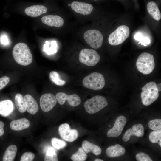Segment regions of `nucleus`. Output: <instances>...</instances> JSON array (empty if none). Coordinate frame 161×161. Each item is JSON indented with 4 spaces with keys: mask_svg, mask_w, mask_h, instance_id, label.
<instances>
[{
    "mask_svg": "<svg viewBox=\"0 0 161 161\" xmlns=\"http://www.w3.org/2000/svg\"><path fill=\"white\" fill-rule=\"evenodd\" d=\"M13 55L16 61L22 66L30 64L32 61V56L27 45L23 43H19L14 47Z\"/></svg>",
    "mask_w": 161,
    "mask_h": 161,
    "instance_id": "nucleus-1",
    "label": "nucleus"
},
{
    "mask_svg": "<svg viewBox=\"0 0 161 161\" xmlns=\"http://www.w3.org/2000/svg\"><path fill=\"white\" fill-rule=\"evenodd\" d=\"M141 97L143 104L146 106L152 104L158 98L159 91L157 85L154 82L147 83L141 88Z\"/></svg>",
    "mask_w": 161,
    "mask_h": 161,
    "instance_id": "nucleus-2",
    "label": "nucleus"
},
{
    "mask_svg": "<svg viewBox=\"0 0 161 161\" xmlns=\"http://www.w3.org/2000/svg\"><path fill=\"white\" fill-rule=\"evenodd\" d=\"M136 65L138 70L144 74L151 73L155 67L154 58L151 54L144 52L138 57Z\"/></svg>",
    "mask_w": 161,
    "mask_h": 161,
    "instance_id": "nucleus-3",
    "label": "nucleus"
},
{
    "mask_svg": "<svg viewBox=\"0 0 161 161\" xmlns=\"http://www.w3.org/2000/svg\"><path fill=\"white\" fill-rule=\"evenodd\" d=\"M82 83L86 88L93 90H99L105 85L104 77L101 73L94 72L86 76L83 79Z\"/></svg>",
    "mask_w": 161,
    "mask_h": 161,
    "instance_id": "nucleus-4",
    "label": "nucleus"
},
{
    "mask_svg": "<svg viewBox=\"0 0 161 161\" xmlns=\"http://www.w3.org/2000/svg\"><path fill=\"white\" fill-rule=\"evenodd\" d=\"M107 105L106 100L104 97L96 95L86 100L84 106L87 112L93 114L99 111Z\"/></svg>",
    "mask_w": 161,
    "mask_h": 161,
    "instance_id": "nucleus-5",
    "label": "nucleus"
},
{
    "mask_svg": "<svg viewBox=\"0 0 161 161\" xmlns=\"http://www.w3.org/2000/svg\"><path fill=\"white\" fill-rule=\"evenodd\" d=\"M129 30L128 26L124 25L120 26L109 35V42L113 46L120 44L129 37Z\"/></svg>",
    "mask_w": 161,
    "mask_h": 161,
    "instance_id": "nucleus-6",
    "label": "nucleus"
},
{
    "mask_svg": "<svg viewBox=\"0 0 161 161\" xmlns=\"http://www.w3.org/2000/svg\"><path fill=\"white\" fill-rule=\"evenodd\" d=\"M100 57L97 52L91 49H84L80 52L79 56L80 61L88 66H93L99 61Z\"/></svg>",
    "mask_w": 161,
    "mask_h": 161,
    "instance_id": "nucleus-7",
    "label": "nucleus"
},
{
    "mask_svg": "<svg viewBox=\"0 0 161 161\" xmlns=\"http://www.w3.org/2000/svg\"><path fill=\"white\" fill-rule=\"evenodd\" d=\"M83 37L86 42L94 49H98L103 44V37L101 32L96 30H87L84 33Z\"/></svg>",
    "mask_w": 161,
    "mask_h": 161,
    "instance_id": "nucleus-8",
    "label": "nucleus"
},
{
    "mask_svg": "<svg viewBox=\"0 0 161 161\" xmlns=\"http://www.w3.org/2000/svg\"><path fill=\"white\" fill-rule=\"evenodd\" d=\"M58 132L61 138L69 142H73L76 140L78 136L77 130L71 129L69 125L67 123L61 124L59 126Z\"/></svg>",
    "mask_w": 161,
    "mask_h": 161,
    "instance_id": "nucleus-9",
    "label": "nucleus"
},
{
    "mask_svg": "<svg viewBox=\"0 0 161 161\" xmlns=\"http://www.w3.org/2000/svg\"><path fill=\"white\" fill-rule=\"evenodd\" d=\"M57 99L53 94L45 93L43 95L40 99V104L41 110L44 112L50 111L55 106Z\"/></svg>",
    "mask_w": 161,
    "mask_h": 161,
    "instance_id": "nucleus-10",
    "label": "nucleus"
},
{
    "mask_svg": "<svg viewBox=\"0 0 161 161\" xmlns=\"http://www.w3.org/2000/svg\"><path fill=\"white\" fill-rule=\"evenodd\" d=\"M55 97L58 103L61 105L64 104L67 100L69 104L72 106H76L81 103V99L76 94L68 95L63 92H58L56 94Z\"/></svg>",
    "mask_w": 161,
    "mask_h": 161,
    "instance_id": "nucleus-11",
    "label": "nucleus"
},
{
    "mask_svg": "<svg viewBox=\"0 0 161 161\" xmlns=\"http://www.w3.org/2000/svg\"><path fill=\"white\" fill-rule=\"evenodd\" d=\"M126 121V119L124 116L118 117L116 120L113 127L108 131L107 137H115L119 136L121 134Z\"/></svg>",
    "mask_w": 161,
    "mask_h": 161,
    "instance_id": "nucleus-12",
    "label": "nucleus"
},
{
    "mask_svg": "<svg viewBox=\"0 0 161 161\" xmlns=\"http://www.w3.org/2000/svg\"><path fill=\"white\" fill-rule=\"evenodd\" d=\"M71 6L73 11L84 15L90 14L93 9L92 5L90 4L78 1H73Z\"/></svg>",
    "mask_w": 161,
    "mask_h": 161,
    "instance_id": "nucleus-13",
    "label": "nucleus"
},
{
    "mask_svg": "<svg viewBox=\"0 0 161 161\" xmlns=\"http://www.w3.org/2000/svg\"><path fill=\"white\" fill-rule=\"evenodd\" d=\"M144 128L141 124H135L132 127V128L128 129L122 138L124 142H127L130 139L132 136H135L139 137H143L144 134Z\"/></svg>",
    "mask_w": 161,
    "mask_h": 161,
    "instance_id": "nucleus-14",
    "label": "nucleus"
},
{
    "mask_svg": "<svg viewBox=\"0 0 161 161\" xmlns=\"http://www.w3.org/2000/svg\"><path fill=\"white\" fill-rule=\"evenodd\" d=\"M41 21L48 26L57 27H61L64 23L63 18L58 15H48L43 16L41 18Z\"/></svg>",
    "mask_w": 161,
    "mask_h": 161,
    "instance_id": "nucleus-15",
    "label": "nucleus"
},
{
    "mask_svg": "<svg viewBox=\"0 0 161 161\" xmlns=\"http://www.w3.org/2000/svg\"><path fill=\"white\" fill-rule=\"evenodd\" d=\"M47 11V8L45 6L38 5L32 6L26 8L25 13L29 16L36 17L46 13Z\"/></svg>",
    "mask_w": 161,
    "mask_h": 161,
    "instance_id": "nucleus-16",
    "label": "nucleus"
},
{
    "mask_svg": "<svg viewBox=\"0 0 161 161\" xmlns=\"http://www.w3.org/2000/svg\"><path fill=\"white\" fill-rule=\"evenodd\" d=\"M27 110L30 114L34 115L38 111L39 107L36 100L30 95H26L24 97Z\"/></svg>",
    "mask_w": 161,
    "mask_h": 161,
    "instance_id": "nucleus-17",
    "label": "nucleus"
},
{
    "mask_svg": "<svg viewBox=\"0 0 161 161\" xmlns=\"http://www.w3.org/2000/svg\"><path fill=\"white\" fill-rule=\"evenodd\" d=\"M107 155L110 157H115L124 155L125 152L124 147L120 144H116L107 148L106 150Z\"/></svg>",
    "mask_w": 161,
    "mask_h": 161,
    "instance_id": "nucleus-18",
    "label": "nucleus"
},
{
    "mask_svg": "<svg viewBox=\"0 0 161 161\" xmlns=\"http://www.w3.org/2000/svg\"><path fill=\"white\" fill-rule=\"evenodd\" d=\"M29 120L25 118H22L12 121L10 124V127L14 131H21L28 128L30 126Z\"/></svg>",
    "mask_w": 161,
    "mask_h": 161,
    "instance_id": "nucleus-19",
    "label": "nucleus"
},
{
    "mask_svg": "<svg viewBox=\"0 0 161 161\" xmlns=\"http://www.w3.org/2000/svg\"><path fill=\"white\" fill-rule=\"evenodd\" d=\"M13 102L10 100H5L0 102V114L4 117L10 115L13 110Z\"/></svg>",
    "mask_w": 161,
    "mask_h": 161,
    "instance_id": "nucleus-20",
    "label": "nucleus"
},
{
    "mask_svg": "<svg viewBox=\"0 0 161 161\" xmlns=\"http://www.w3.org/2000/svg\"><path fill=\"white\" fill-rule=\"evenodd\" d=\"M82 148L86 153L91 152L95 155H100L102 150L98 146L86 141H83L82 143Z\"/></svg>",
    "mask_w": 161,
    "mask_h": 161,
    "instance_id": "nucleus-21",
    "label": "nucleus"
},
{
    "mask_svg": "<svg viewBox=\"0 0 161 161\" xmlns=\"http://www.w3.org/2000/svg\"><path fill=\"white\" fill-rule=\"evenodd\" d=\"M147 10L150 16L155 20L159 21L161 18V14L156 4L153 1L147 4Z\"/></svg>",
    "mask_w": 161,
    "mask_h": 161,
    "instance_id": "nucleus-22",
    "label": "nucleus"
},
{
    "mask_svg": "<svg viewBox=\"0 0 161 161\" xmlns=\"http://www.w3.org/2000/svg\"><path fill=\"white\" fill-rule=\"evenodd\" d=\"M17 152L16 146L12 145L9 146L6 150L2 158L3 161H14Z\"/></svg>",
    "mask_w": 161,
    "mask_h": 161,
    "instance_id": "nucleus-23",
    "label": "nucleus"
},
{
    "mask_svg": "<svg viewBox=\"0 0 161 161\" xmlns=\"http://www.w3.org/2000/svg\"><path fill=\"white\" fill-rule=\"evenodd\" d=\"M14 101L16 108L20 112L24 113L26 111L27 109L24 99L21 94H16L15 97Z\"/></svg>",
    "mask_w": 161,
    "mask_h": 161,
    "instance_id": "nucleus-24",
    "label": "nucleus"
},
{
    "mask_svg": "<svg viewBox=\"0 0 161 161\" xmlns=\"http://www.w3.org/2000/svg\"><path fill=\"white\" fill-rule=\"evenodd\" d=\"M46 154L44 157L45 161H58L57 154L54 148L48 147L46 150Z\"/></svg>",
    "mask_w": 161,
    "mask_h": 161,
    "instance_id": "nucleus-25",
    "label": "nucleus"
},
{
    "mask_svg": "<svg viewBox=\"0 0 161 161\" xmlns=\"http://www.w3.org/2000/svg\"><path fill=\"white\" fill-rule=\"evenodd\" d=\"M87 158L86 153L81 147H80L77 151L71 157V159L73 161H84Z\"/></svg>",
    "mask_w": 161,
    "mask_h": 161,
    "instance_id": "nucleus-26",
    "label": "nucleus"
},
{
    "mask_svg": "<svg viewBox=\"0 0 161 161\" xmlns=\"http://www.w3.org/2000/svg\"><path fill=\"white\" fill-rule=\"evenodd\" d=\"M44 50L45 52L49 55L56 53L57 51V45L55 41H52L50 44L48 41L45 42L44 45Z\"/></svg>",
    "mask_w": 161,
    "mask_h": 161,
    "instance_id": "nucleus-27",
    "label": "nucleus"
},
{
    "mask_svg": "<svg viewBox=\"0 0 161 161\" xmlns=\"http://www.w3.org/2000/svg\"><path fill=\"white\" fill-rule=\"evenodd\" d=\"M49 75L51 80L55 84L61 86L65 84V81L60 79L58 73L56 71H51L50 72Z\"/></svg>",
    "mask_w": 161,
    "mask_h": 161,
    "instance_id": "nucleus-28",
    "label": "nucleus"
},
{
    "mask_svg": "<svg viewBox=\"0 0 161 161\" xmlns=\"http://www.w3.org/2000/svg\"><path fill=\"white\" fill-rule=\"evenodd\" d=\"M149 138L150 141L153 143H159L161 147V131H154L149 134Z\"/></svg>",
    "mask_w": 161,
    "mask_h": 161,
    "instance_id": "nucleus-29",
    "label": "nucleus"
},
{
    "mask_svg": "<svg viewBox=\"0 0 161 161\" xmlns=\"http://www.w3.org/2000/svg\"><path fill=\"white\" fill-rule=\"evenodd\" d=\"M149 128L155 131H161V120L155 119L150 120L148 123Z\"/></svg>",
    "mask_w": 161,
    "mask_h": 161,
    "instance_id": "nucleus-30",
    "label": "nucleus"
},
{
    "mask_svg": "<svg viewBox=\"0 0 161 161\" xmlns=\"http://www.w3.org/2000/svg\"><path fill=\"white\" fill-rule=\"evenodd\" d=\"M134 39L140 41L139 43H141L144 46H146L150 43V40L147 37L143 36L140 32L137 33L134 36Z\"/></svg>",
    "mask_w": 161,
    "mask_h": 161,
    "instance_id": "nucleus-31",
    "label": "nucleus"
},
{
    "mask_svg": "<svg viewBox=\"0 0 161 161\" xmlns=\"http://www.w3.org/2000/svg\"><path fill=\"white\" fill-rule=\"evenodd\" d=\"M51 143L53 147L58 150L64 148L66 145L65 141L56 138H53L51 140Z\"/></svg>",
    "mask_w": 161,
    "mask_h": 161,
    "instance_id": "nucleus-32",
    "label": "nucleus"
},
{
    "mask_svg": "<svg viewBox=\"0 0 161 161\" xmlns=\"http://www.w3.org/2000/svg\"><path fill=\"white\" fill-rule=\"evenodd\" d=\"M35 157V154L31 152H26L23 154L20 158L21 161H32Z\"/></svg>",
    "mask_w": 161,
    "mask_h": 161,
    "instance_id": "nucleus-33",
    "label": "nucleus"
},
{
    "mask_svg": "<svg viewBox=\"0 0 161 161\" xmlns=\"http://www.w3.org/2000/svg\"><path fill=\"white\" fill-rule=\"evenodd\" d=\"M136 158L138 161H152L149 156L146 154L140 152L136 155Z\"/></svg>",
    "mask_w": 161,
    "mask_h": 161,
    "instance_id": "nucleus-34",
    "label": "nucleus"
},
{
    "mask_svg": "<svg viewBox=\"0 0 161 161\" xmlns=\"http://www.w3.org/2000/svg\"><path fill=\"white\" fill-rule=\"evenodd\" d=\"M10 78L7 76L0 78V90L4 88L9 83Z\"/></svg>",
    "mask_w": 161,
    "mask_h": 161,
    "instance_id": "nucleus-35",
    "label": "nucleus"
},
{
    "mask_svg": "<svg viewBox=\"0 0 161 161\" xmlns=\"http://www.w3.org/2000/svg\"><path fill=\"white\" fill-rule=\"evenodd\" d=\"M1 43L3 44L6 45L9 44V41L7 37L5 35H2L0 37Z\"/></svg>",
    "mask_w": 161,
    "mask_h": 161,
    "instance_id": "nucleus-36",
    "label": "nucleus"
},
{
    "mask_svg": "<svg viewBox=\"0 0 161 161\" xmlns=\"http://www.w3.org/2000/svg\"><path fill=\"white\" fill-rule=\"evenodd\" d=\"M4 123L0 121V137L2 136L4 133Z\"/></svg>",
    "mask_w": 161,
    "mask_h": 161,
    "instance_id": "nucleus-37",
    "label": "nucleus"
},
{
    "mask_svg": "<svg viewBox=\"0 0 161 161\" xmlns=\"http://www.w3.org/2000/svg\"><path fill=\"white\" fill-rule=\"evenodd\" d=\"M161 83H159L157 85V87L158 89V91H161Z\"/></svg>",
    "mask_w": 161,
    "mask_h": 161,
    "instance_id": "nucleus-38",
    "label": "nucleus"
},
{
    "mask_svg": "<svg viewBox=\"0 0 161 161\" xmlns=\"http://www.w3.org/2000/svg\"><path fill=\"white\" fill-rule=\"evenodd\" d=\"M95 161H103V160L100 159H96L95 160Z\"/></svg>",
    "mask_w": 161,
    "mask_h": 161,
    "instance_id": "nucleus-39",
    "label": "nucleus"
},
{
    "mask_svg": "<svg viewBox=\"0 0 161 161\" xmlns=\"http://www.w3.org/2000/svg\"><path fill=\"white\" fill-rule=\"evenodd\" d=\"M94 0L96 1V0Z\"/></svg>",
    "mask_w": 161,
    "mask_h": 161,
    "instance_id": "nucleus-40",
    "label": "nucleus"
}]
</instances>
